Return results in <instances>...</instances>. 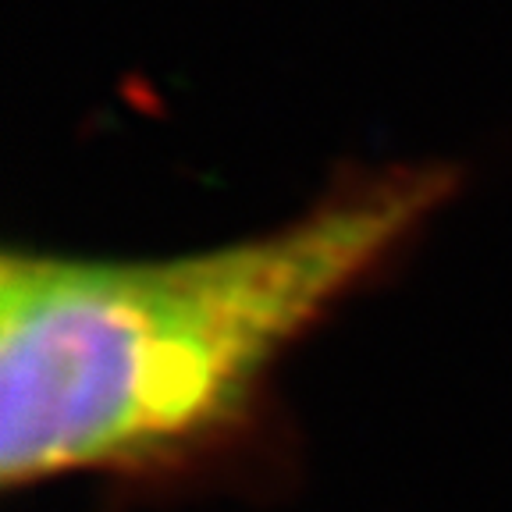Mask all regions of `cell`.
<instances>
[{"label": "cell", "mask_w": 512, "mask_h": 512, "mask_svg": "<svg viewBox=\"0 0 512 512\" xmlns=\"http://www.w3.org/2000/svg\"><path fill=\"white\" fill-rule=\"evenodd\" d=\"M452 175L349 185L253 239L164 260H0V480L146 473L242 424L267 374L448 200Z\"/></svg>", "instance_id": "cell-1"}]
</instances>
